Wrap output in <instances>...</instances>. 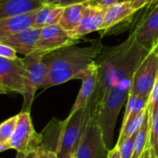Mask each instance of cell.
I'll use <instances>...</instances> for the list:
<instances>
[{"instance_id":"cell-1","label":"cell","mask_w":158,"mask_h":158,"mask_svg":"<svg viewBox=\"0 0 158 158\" xmlns=\"http://www.w3.org/2000/svg\"><path fill=\"white\" fill-rule=\"evenodd\" d=\"M148 53L149 51L136 42L134 31L118 45L103 46L96 60L98 66L96 90L88 104L92 117L108 91L124 78L132 76Z\"/></svg>"},{"instance_id":"cell-2","label":"cell","mask_w":158,"mask_h":158,"mask_svg":"<svg viewBox=\"0 0 158 158\" xmlns=\"http://www.w3.org/2000/svg\"><path fill=\"white\" fill-rule=\"evenodd\" d=\"M102 48V44L96 42L85 47L72 44L45 55L44 61L48 67V74L42 88L82 80L96 64Z\"/></svg>"},{"instance_id":"cell-3","label":"cell","mask_w":158,"mask_h":158,"mask_svg":"<svg viewBox=\"0 0 158 158\" xmlns=\"http://www.w3.org/2000/svg\"><path fill=\"white\" fill-rule=\"evenodd\" d=\"M132 79L133 75L126 77L110 89L92 117L96 119L108 150L114 147L113 136L116 122L122 106L130 95Z\"/></svg>"},{"instance_id":"cell-4","label":"cell","mask_w":158,"mask_h":158,"mask_svg":"<svg viewBox=\"0 0 158 158\" xmlns=\"http://www.w3.org/2000/svg\"><path fill=\"white\" fill-rule=\"evenodd\" d=\"M91 118L90 107L87 105L70 112L69 117L60 122L56 146L54 150L58 158H70L75 155Z\"/></svg>"},{"instance_id":"cell-5","label":"cell","mask_w":158,"mask_h":158,"mask_svg":"<svg viewBox=\"0 0 158 158\" xmlns=\"http://www.w3.org/2000/svg\"><path fill=\"white\" fill-rule=\"evenodd\" d=\"M44 55L33 52L25 56L22 64L25 69L26 91L23 96V105L21 112H30L36 91L42 88L48 74V67L44 61Z\"/></svg>"},{"instance_id":"cell-6","label":"cell","mask_w":158,"mask_h":158,"mask_svg":"<svg viewBox=\"0 0 158 158\" xmlns=\"http://www.w3.org/2000/svg\"><path fill=\"white\" fill-rule=\"evenodd\" d=\"M17 116L16 128L7 144L17 152H35L42 146V135L35 131L30 112H20Z\"/></svg>"},{"instance_id":"cell-7","label":"cell","mask_w":158,"mask_h":158,"mask_svg":"<svg viewBox=\"0 0 158 158\" xmlns=\"http://www.w3.org/2000/svg\"><path fill=\"white\" fill-rule=\"evenodd\" d=\"M158 75V48L150 51L136 69L130 94L150 97Z\"/></svg>"},{"instance_id":"cell-8","label":"cell","mask_w":158,"mask_h":158,"mask_svg":"<svg viewBox=\"0 0 158 158\" xmlns=\"http://www.w3.org/2000/svg\"><path fill=\"white\" fill-rule=\"evenodd\" d=\"M108 148L97 121L92 118L75 152V158H107Z\"/></svg>"},{"instance_id":"cell-9","label":"cell","mask_w":158,"mask_h":158,"mask_svg":"<svg viewBox=\"0 0 158 158\" xmlns=\"http://www.w3.org/2000/svg\"><path fill=\"white\" fill-rule=\"evenodd\" d=\"M79 41L72 39L69 32L58 24L47 25L40 29V34L34 52L47 55L57 49L76 44Z\"/></svg>"},{"instance_id":"cell-10","label":"cell","mask_w":158,"mask_h":158,"mask_svg":"<svg viewBox=\"0 0 158 158\" xmlns=\"http://www.w3.org/2000/svg\"><path fill=\"white\" fill-rule=\"evenodd\" d=\"M0 83L11 93L25 94V69L21 58L8 59L0 57Z\"/></svg>"},{"instance_id":"cell-11","label":"cell","mask_w":158,"mask_h":158,"mask_svg":"<svg viewBox=\"0 0 158 158\" xmlns=\"http://www.w3.org/2000/svg\"><path fill=\"white\" fill-rule=\"evenodd\" d=\"M150 4V0H127L106 7L101 30L105 31L111 30L113 27L130 19L140 9Z\"/></svg>"},{"instance_id":"cell-12","label":"cell","mask_w":158,"mask_h":158,"mask_svg":"<svg viewBox=\"0 0 158 158\" xmlns=\"http://www.w3.org/2000/svg\"><path fill=\"white\" fill-rule=\"evenodd\" d=\"M156 3L133 30L136 42L149 52L158 45V1Z\"/></svg>"},{"instance_id":"cell-13","label":"cell","mask_w":158,"mask_h":158,"mask_svg":"<svg viewBox=\"0 0 158 158\" xmlns=\"http://www.w3.org/2000/svg\"><path fill=\"white\" fill-rule=\"evenodd\" d=\"M106 9V7L100 6H91L85 3V7L82 12L81 21L76 29L69 32V36L72 39L79 41L86 34L101 30Z\"/></svg>"},{"instance_id":"cell-14","label":"cell","mask_w":158,"mask_h":158,"mask_svg":"<svg viewBox=\"0 0 158 158\" xmlns=\"http://www.w3.org/2000/svg\"><path fill=\"white\" fill-rule=\"evenodd\" d=\"M39 34L40 29L30 27L0 40V43L9 45L17 53L25 56L35 51Z\"/></svg>"},{"instance_id":"cell-15","label":"cell","mask_w":158,"mask_h":158,"mask_svg":"<svg viewBox=\"0 0 158 158\" xmlns=\"http://www.w3.org/2000/svg\"><path fill=\"white\" fill-rule=\"evenodd\" d=\"M43 6L41 0H0V19L31 13Z\"/></svg>"},{"instance_id":"cell-16","label":"cell","mask_w":158,"mask_h":158,"mask_svg":"<svg viewBox=\"0 0 158 158\" xmlns=\"http://www.w3.org/2000/svg\"><path fill=\"white\" fill-rule=\"evenodd\" d=\"M97 79H98V66L97 63L91 69V70L87 73V75L81 80V87L77 95L75 103L72 106L71 111L73 112L77 109H80L83 106H86L90 100L92 99L97 86Z\"/></svg>"},{"instance_id":"cell-17","label":"cell","mask_w":158,"mask_h":158,"mask_svg":"<svg viewBox=\"0 0 158 158\" xmlns=\"http://www.w3.org/2000/svg\"><path fill=\"white\" fill-rule=\"evenodd\" d=\"M34 12L0 19V40L32 26Z\"/></svg>"},{"instance_id":"cell-18","label":"cell","mask_w":158,"mask_h":158,"mask_svg":"<svg viewBox=\"0 0 158 158\" xmlns=\"http://www.w3.org/2000/svg\"><path fill=\"white\" fill-rule=\"evenodd\" d=\"M84 7L85 4H74L64 6L58 25L68 32L76 29L81 21Z\"/></svg>"},{"instance_id":"cell-19","label":"cell","mask_w":158,"mask_h":158,"mask_svg":"<svg viewBox=\"0 0 158 158\" xmlns=\"http://www.w3.org/2000/svg\"><path fill=\"white\" fill-rule=\"evenodd\" d=\"M149 131H150V118H149V109L147 108L146 115L142 123V126L138 130L133 146V154L131 158H141L143 153L146 151L148 146L149 140Z\"/></svg>"},{"instance_id":"cell-20","label":"cell","mask_w":158,"mask_h":158,"mask_svg":"<svg viewBox=\"0 0 158 158\" xmlns=\"http://www.w3.org/2000/svg\"><path fill=\"white\" fill-rule=\"evenodd\" d=\"M150 118V131L147 149L151 158H158V105L151 106L148 105Z\"/></svg>"},{"instance_id":"cell-21","label":"cell","mask_w":158,"mask_h":158,"mask_svg":"<svg viewBox=\"0 0 158 158\" xmlns=\"http://www.w3.org/2000/svg\"><path fill=\"white\" fill-rule=\"evenodd\" d=\"M149 99L150 97L130 94L127 100L126 111H125L123 121L133 118L136 116H138L140 113L146 110L149 105Z\"/></svg>"},{"instance_id":"cell-22","label":"cell","mask_w":158,"mask_h":158,"mask_svg":"<svg viewBox=\"0 0 158 158\" xmlns=\"http://www.w3.org/2000/svg\"><path fill=\"white\" fill-rule=\"evenodd\" d=\"M146 112H147V109L144 110L143 112L140 113L135 118H131V119L126 120V121H123L121 131H120V133H119V136H118V142H117V144H120L126 139L130 138L131 136H132L134 133H136L138 131V130L142 126V123H143V121L144 119Z\"/></svg>"},{"instance_id":"cell-23","label":"cell","mask_w":158,"mask_h":158,"mask_svg":"<svg viewBox=\"0 0 158 158\" xmlns=\"http://www.w3.org/2000/svg\"><path fill=\"white\" fill-rule=\"evenodd\" d=\"M18 116L12 117L0 124V143L7 144L16 128Z\"/></svg>"},{"instance_id":"cell-24","label":"cell","mask_w":158,"mask_h":158,"mask_svg":"<svg viewBox=\"0 0 158 158\" xmlns=\"http://www.w3.org/2000/svg\"><path fill=\"white\" fill-rule=\"evenodd\" d=\"M53 6L54 5H44L43 6L38 8L36 11H34L33 22H32L31 27L37 28V29H41L44 27L46 25V20Z\"/></svg>"},{"instance_id":"cell-25","label":"cell","mask_w":158,"mask_h":158,"mask_svg":"<svg viewBox=\"0 0 158 158\" xmlns=\"http://www.w3.org/2000/svg\"><path fill=\"white\" fill-rule=\"evenodd\" d=\"M137 133V132H136ZM136 133H134L130 138L126 139L124 142H122L120 144H116L118 147V150L119 152V155L121 158H131L133 154V146H134V139L136 136Z\"/></svg>"},{"instance_id":"cell-26","label":"cell","mask_w":158,"mask_h":158,"mask_svg":"<svg viewBox=\"0 0 158 158\" xmlns=\"http://www.w3.org/2000/svg\"><path fill=\"white\" fill-rule=\"evenodd\" d=\"M63 10H64V6H57V5H54L52 6V9L48 15L47 20H46V25H56L58 24L61 16L63 14Z\"/></svg>"},{"instance_id":"cell-27","label":"cell","mask_w":158,"mask_h":158,"mask_svg":"<svg viewBox=\"0 0 158 158\" xmlns=\"http://www.w3.org/2000/svg\"><path fill=\"white\" fill-rule=\"evenodd\" d=\"M17 52L7 44L0 43V57L8 58V59H16L18 58Z\"/></svg>"},{"instance_id":"cell-28","label":"cell","mask_w":158,"mask_h":158,"mask_svg":"<svg viewBox=\"0 0 158 158\" xmlns=\"http://www.w3.org/2000/svg\"><path fill=\"white\" fill-rule=\"evenodd\" d=\"M35 158H58V156L54 150H49L42 145L35 151Z\"/></svg>"},{"instance_id":"cell-29","label":"cell","mask_w":158,"mask_h":158,"mask_svg":"<svg viewBox=\"0 0 158 158\" xmlns=\"http://www.w3.org/2000/svg\"><path fill=\"white\" fill-rule=\"evenodd\" d=\"M149 105L151 106H156L158 105V75L155 82V85L153 87L152 93L150 94V99H149Z\"/></svg>"},{"instance_id":"cell-30","label":"cell","mask_w":158,"mask_h":158,"mask_svg":"<svg viewBox=\"0 0 158 158\" xmlns=\"http://www.w3.org/2000/svg\"><path fill=\"white\" fill-rule=\"evenodd\" d=\"M90 0H61L57 6H69V5H74V4H85L88 3Z\"/></svg>"},{"instance_id":"cell-31","label":"cell","mask_w":158,"mask_h":158,"mask_svg":"<svg viewBox=\"0 0 158 158\" xmlns=\"http://www.w3.org/2000/svg\"><path fill=\"white\" fill-rule=\"evenodd\" d=\"M107 158H121L120 155H119V152L118 150V147L116 145L108 151Z\"/></svg>"},{"instance_id":"cell-32","label":"cell","mask_w":158,"mask_h":158,"mask_svg":"<svg viewBox=\"0 0 158 158\" xmlns=\"http://www.w3.org/2000/svg\"><path fill=\"white\" fill-rule=\"evenodd\" d=\"M118 0H101L97 6H103V7H108L116 3H118Z\"/></svg>"},{"instance_id":"cell-33","label":"cell","mask_w":158,"mask_h":158,"mask_svg":"<svg viewBox=\"0 0 158 158\" xmlns=\"http://www.w3.org/2000/svg\"><path fill=\"white\" fill-rule=\"evenodd\" d=\"M16 158H35V152H30V153L17 152Z\"/></svg>"},{"instance_id":"cell-34","label":"cell","mask_w":158,"mask_h":158,"mask_svg":"<svg viewBox=\"0 0 158 158\" xmlns=\"http://www.w3.org/2000/svg\"><path fill=\"white\" fill-rule=\"evenodd\" d=\"M43 5H57L61 0H41Z\"/></svg>"},{"instance_id":"cell-35","label":"cell","mask_w":158,"mask_h":158,"mask_svg":"<svg viewBox=\"0 0 158 158\" xmlns=\"http://www.w3.org/2000/svg\"><path fill=\"white\" fill-rule=\"evenodd\" d=\"M10 93L11 92L6 87H5L4 85H2L0 83V94H10Z\"/></svg>"},{"instance_id":"cell-36","label":"cell","mask_w":158,"mask_h":158,"mask_svg":"<svg viewBox=\"0 0 158 158\" xmlns=\"http://www.w3.org/2000/svg\"><path fill=\"white\" fill-rule=\"evenodd\" d=\"M9 149H11V148L9 147L8 144H5V143H0V153H2L4 151H6V150H9Z\"/></svg>"},{"instance_id":"cell-37","label":"cell","mask_w":158,"mask_h":158,"mask_svg":"<svg viewBox=\"0 0 158 158\" xmlns=\"http://www.w3.org/2000/svg\"><path fill=\"white\" fill-rule=\"evenodd\" d=\"M101 0H90L88 3H86V4H88V5H91V6H97L98 5V3L100 2Z\"/></svg>"},{"instance_id":"cell-38","label":"cell","mask_w":158,"mask_h":158,"mask_svg":"<svg viewBox=\"0 0 158 158\" xmlns=\"http://www.w3.org/2000/svg\"><path fill=\"white\" fill-rule=\"evenodd\" d=\"M143 158H151V156H150V152H149V150H148V149H146V151L143 153Z\"/></svg>"},{"instance_id":"cell-39","label":"cell","mask_w":158,"mask_h":158,"mask_svg":"<svg viewBox=\"0 0 158 158\" xmlns=\"http://www.w3.org/2000/svg\"><path fill=\"white\" fill-rule=\"evenodd\" d=\"M158 0H150V2H151V4L152 3H156V2H157Z\"/></svg>"},{"instance_id":"cell-40","label":"cell","mask_w":158,"mask_h":158,"mask_svg":"<svg viewBox=\"0 0 158 158\" xmlns=\"http://www.w3.org/2000/svg\"><path fill=\"white\" fill-rule=\"evenodd\" d=\"M123 1H127V0H118V2H123Z\"/></svg>"},{"instance_id":"cell-41","label":"cell","mask_w":158,"mask_h":158,"mask_svg":"<svg viewBox=\"0 0 158 158\" xmlns=\"http://www.w3.org/2000/svg\"><path fill=\"white\" fill-rule=\"evenodd\" d=\"M70 158H75V156H72V157H70Z\"/></svg>"},{"instance_id":"cell-42","label":"cell","mask_w":158,"mask_h":158,"mask_svg":"<svg viewBox=\"0 0 158 158\" xmlns=\"http://www.w3.org/2000/svg\"><path fill=\"white\" fill-rule=\"evenodd\" d=\"M141 158H143V156H142V157H141Z\"/></svg>"},{"instance_id":"cell-43","label":"cell","mask_w":158,"mask_h":158,"mask_svg":"<svg viewBox=\"0 0 158 158\" xmlns=\"http://www.w3.org/2000/svg\"><path fill=\"white\" fill-rule=\"evenodd\" d=\"M131 1H134V0H131Z\"/></svg>"},{"instance_id":"cell-44","label":"cell","mask_w":158,"mask_h":158,"mask_svg":"<svg viewBox=\"0 0 158 158\" xmlns=\"http://www.w3.org/2000/svg\"><path fill=\"white\" fill-rule=\"evenodd\" d=\"M156 47H157V48H158V45H157V46H156Z\"/></svg>"}]
</instances>
